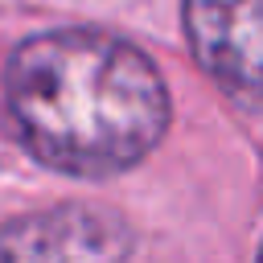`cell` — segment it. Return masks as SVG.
<instances>
[{"mask_svg": "<svg viewBox=\"0 0 263 263\" xmlns=\"http://www.w3.org/2000/svg\"><path fill=\"white\" fill-rule=\"evenodd\" d=\"M132 226L103 205L62 201L0 230V263H127Z\"/></svg>", "mask_w": 263, "mask_h": 263, "instance_id": "cell-2", "label": "cell"}, {"mask_svg": "<svg viewBox=\"0 0 263 263\" xmlns=\"http://www.w3.org/2000/svg\"><path fill=\"white\" fill-rule=\"evenodd\" d=\"M4 103L25 148L70 177H115L168 132V86L156 62L103 29H45L4 66Z\"/></svg>", "mask_w": 263, "mask_h": 263, "instance_id": "cell-1", "label": "cell"}, {"mask_svg": "<svg viewBox=\"0 0 263 263\" xmlns=\"http://www.w3.org/2000/svg\"><path fill=\"white\" fill-rule=\"evenodd\" d=\"M197 66L242 99H263V0H181Z\"/></svg>", "mask_w": 263, "mask_h": 263, "instance_id": "cell-3", "label": "cell"}, {"mask_svg": "<svg viewBox=\"0 0 263 263\" xmlns=\"http://www.w3.org/2000/svg\"><path fill=\"white\" fill-rule=\"evenodd\" d=\"M255 263H263V247H259V259H255Z\"/></svg>", "mask_w": 263, "mask_h": 263, "instance_id": "cell-4", "label": "cell"}]
</instances>
